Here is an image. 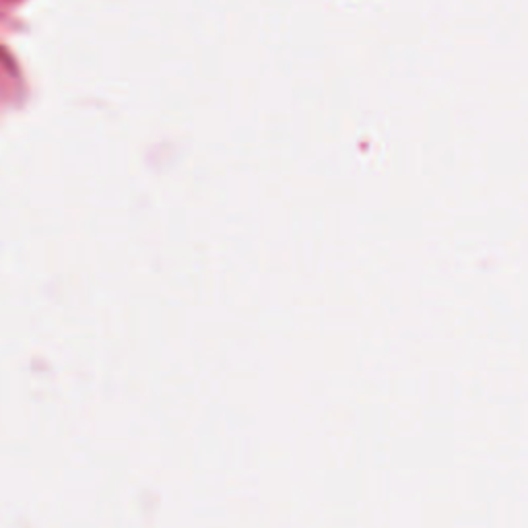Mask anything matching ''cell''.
Returning <instances> with one entry per match:
<instances>
[]
</instances>
